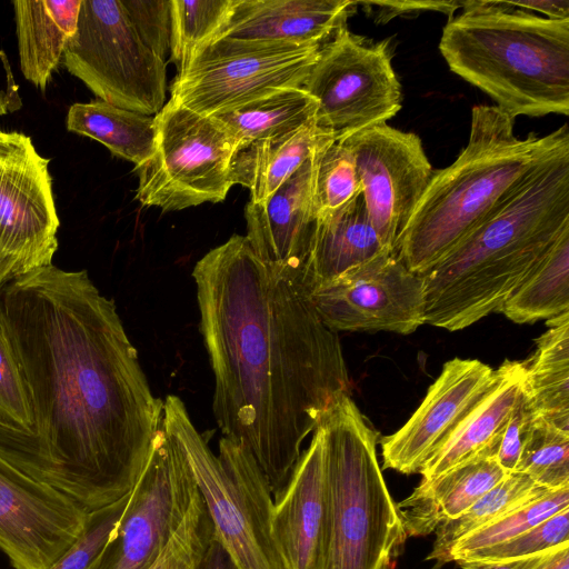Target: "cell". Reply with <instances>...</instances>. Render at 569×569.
Wrapping results in <instances>:
<instances>
[{
    "label": "cell",
    "instance_id": "cell-15",
    "mask_svg": "<svg viewBox=\"0 0 569 569\" xmlns=\"http://www.w3.org/2000/svg\"><path fill=\"white\" fill-rule=\"evenodd\" d=\"M341 142L352 154L370 222L395 252L435 172L421 139L383 123Z\"/></svg>",
    "mask_w": 569,
    "mask_h": 569
},
{
    "label": "cell",
    "instance_id": "cell-44",
    "mask_svg": "<svg viewBox=\"0 0 569 569\" xmlns=\"http://www.w3.org/2000/svg\"><path fill=\"white\" fill-rule=\"evenodd\" d=\"M196 569H236L221 545L212 539L208 550Z\"/></svg>",
    "mask_w": 569,
    "mask_h": 569
},
{
    "label": "cell",
    "instance_id": "cell-9",
    "mask_svg": "<svg viewBox=\"0 0 569 569\" xmlns=\"http://www.w3.org/2000/svg\"><path fill=\"white\" fill-rule=\"evenodd\" d=\"M62 64L112 106L146 116L164 106L167 62L142 42L121 0H81Z\"/></svg>",
    "mask_w": 569,
    "mask_h": 569
},
{
    "label": "cell",
    "instance_id": "cell-12",
    "mask_svg": "<svg viewBox=\"0 0 569 569\" xmlns=\"http://www.w3.org/2000/svg\"><path fill=\"white\" fill-rule=\"evenodd\" d=\"M198 492L189 462L161 419L126 508L88 569H148L183 521Z\"/></svg>",
    "mask_w": 569,
    "mask_h": 569
},
{
    "label": "cell",
    "instance_id": "cell-22",
    "mask_svg": "<svg viewBox=\"0 0 569 569\" xmlns=\"http://www.w3.org/2000/svg\"><path fill=\"white\" fill-rule=\"evenodd\" d=\"M387 250L370 222L361 192L341 208L316 218L297 289L308 296L320 284Z\"/></svg>",
    "mask_w": 569,
    "mask_h": 569
},
{
    "label": "cell",
    "instance_id": "cell-5",
    "mask_svg": "<svg viewBox=\"0 0 569 569\" xmlns=\"http://www.w3.org/2000/svg\"><path fill=\"white\" fill-rule=\"evenodd\" d=\"M515 119L496 106L472 108L469 139L458 158L435 170L395 253L423 274L473 232L565 138L568 124L520 139Z\"/></svg>",
    "mask_w": 569,
    "mask_h": 569
},
{
    "label": "cell",
    "instance_id": "cell-26",
    "mask_svg": "<svg viewBox=\"0 0 569 569\" xmlns=\"http://www.w3.org/2000/svg\"><path fill=\"white\" fill-rule=\"evenodd\" d=\"M547 325L526 366L523 392L533 416L569 431V311Z\"/></svg>",
    "mask_w": 569,
    "mask_h": 569
},
{
    "label": "cell",
    "instance_id": "cell-41",
    "mask_svg": "<svg viewBox=\"0 0 569 569\" xmlns=\"http://www.w3.org/2000/svg\"><path fill=\"white\" fill-rule=\"evenodd\" d=\"M358 4L376 7L372 12L376 22L385 23L398 16H416L423 11L446 13L449 19L463 7V1H358Z\"/></svg>",
    "mask_w": 569,
    "mask_h": 569
},
{
    "label": "cell",
    "instance_id": "cell-33",
    "mask_svg": "<svg viewBox=\"0 0 569 569\" xmlns=\"http://www.w3.org/2000/svg\"><path fill=\"white\" fill-rule=\"evenodd\" d=\"M569 508V487L551 490L506 513L492 523L466 536L450 549L447 562L505 542Z\"/></svg>",
    "mask_w": 569,
    "mask_h": 569
},
{
    "label": "cell",
    "instance_id": "cell-19",
    "mask_svg": "<svg viewBox=\"0 0 569 569\" xmlns=\"http://www.w3.org/2000/svg\"><path fill=\"white\" fill-rule=\"evenodd\" d=\"M327 507L325 440L318 426L273 499V538L288 569H321Z\"/></svg>",
    "mask_w": 569,
    "mask_h": 569
},
{
    "label": "cell",
    "instance_id": "cell-39",
    "mask_svg": "<svg viewBox=\"0 0 569 569\" xmlns=\"http://www.w3.org/2000/svg\"><path fill=\"white\" fill-rule=\"evenodd\" d=\"M142 42L166 61L170 56L171 0H121Z\"/></svg>",
    "mask_w": 569,
    "mask_h": 569
},
{
    "label": "cell",
    "instance_id": "cell-7",
    "mask_svg": "<svg viewBox=\"0 0 569 569\" xmlns=\"http://www.w3.org/2000/svg\"><path fill=\"white\" fill-rule=\"evenodd\" d=\"M162 423L183 451L213 537L236 569H288L273 538L270 486L247 448L222 436L214 455L177 396L166 398Z\"/></svg>",
    "mask_w": 569,
    "mask_h": 569
},
{
    "label": "cell",
    "instance_id": "cell-17",
    "mask_svg": "<svg viewBox=\"0 0 569 569\" xmlns=\"http://www.w3.org/2000/svg\"><path fill=\"white\" fill-rule=\"evenodd\" d=\"M496 370L477 359L453 358L395 433L381 439L383 468L418 473L491 388Z\"/></svg>",
    "mask_w": 569,
    "mask_h": 569
},
{
    "label": "cell",
    "instance_id": "cell-6",
    "mask_svg": "<svg viewBox=\"0 0 569 569\" xmlns=\"http://www.w3.org/2000/svg\"><path fill=\"white\" fill-rule=\"evenodd\" d=\"M318 426L328 492L321 569H381L407 536L377 459V432L348 393Z\"/></svg>",
    "mask_w": 569,
    "mask_h": 569
},
{
    "label": "cell",
    "instance_id": "cell-36",
    "mask_svg": "<svg viewBox=\"0 0 569 569\" xmlns=\"http://www.w3.org/2000/svg\"><path fill=\"white\" fill-rule=\"evenodd\" d=\"M566 543H569V508L505 542L475 552L460 561H518Z\"/></svg>",
    "mask_w": 569,
    "mask_h": 569
},
{
    "label": "cell",
    "instance_id": "cell-2",
    "mask_svg": "<svg viewBox=\"0 0 569 569\" xmlns=\"http://www.w3.org/2000/svg\"><path fill=\"white\" fill-rule=\"evenodd\" d=\"M200 332L222 436L247 448L280 493L301 446L350 392L340 339L311 302L233 234L194 266Z\"/></svg>",
    "mask_w": 569,
    "mask_h": 569
},
{
    "label": "cell",
    "instance_id": "cell-27",
    "mask_svg": "<svg viewBox=\"0 0 569 569\" xmlns=\"http://www.w3.org/2000/svg\"><path fill=\"white\" fill-rule=\"evenodd\" d=\"M68 131L97 140L117 157L143 164L153 153L154 116H146L112 106L100 99L70 106Z\"/></svg>",
    "mask_w": 569,
    "mask_h": 569
},
{
    "label": "cell",
    "instance_id": "cell-20",
    "mask_svg": "<svg viewBox=\"0 0 569 569\" xmlns=\"http://www.w3.org/2000/svg\"><path fill=\"white\" fill-rule=\"evenodd\" d=\"M357 6L350 0H236L214 39L323 46Z\"/></svg>",
    "mask_w": 569,
    "mask_h": 569
},
{
    "label": "cell",
    "instance_id": "cell-30",
    "mask_svg": "<svg viewBox=\"0 0 569 569\" xmlns=\"http://www.w3.org/2000/svg\"><path fill=\"white\" fill-rule=\"evenodd\" d=\"M549 491L523 473H508L459 518L443 522L435 530L436 539L427 559L447 562L457 541Z\"/></svg>",
    "mask_w": 569,
    "mask_h": 569
},
{
    "label": "cell",
    "instance_id": "cell-8",
    "mask_svg": "<svg viewBox=\"0 0 569 569\" xmlns=\"http://www.w3.org/2000/svg\"><path fill=\"white\" fill-rule=\"evenodd\" d=\"M152 156L138 171L136 198L177 211L226 199L236 143L223 124L171 100L154 116Z\"/></svg>",
    "mask_w": 569,
    "mask_h": 569
},
{
    "label": "cell",
    "instance_id": "cell-21",
    "mask_svg": "<svg viewBox=\"0 0 569 569\" xmlns=\"http://www.w3.org/2000/svg\"><path fill=\"white\" fill-rule=\"evenodd\" d=\"M526 366L505 360L495 369V381L486 396L421 467V481L432 480L481 455L497 457L502 432L523 388Z\"/></svg>",
    "mask_w": 569,
    "mask_h": 569
},
{
    "label": "cell",
    "instance_id": "cell-46",
    "mask_svg": "<svg viewBox=\"0 0 569 569\" xmlns=\"http://www.w3.org/2000/svg\"><path fill=\"white\" fill-rule=\"evenodd\" d=\"M17 93H11L0 89V116H6L20 108Z\"/></svg>",
    "mask_w": 569,
    "mask_h": 569
},
{
    "label": "cell",
    "instance_id": "cell-31",
    "mask_svg": "<svg viewBox=\"0 0 569 569\" xmlns=\"http://www.w3.org/2000/svg\"><path fill=\"white\" fill-rule=\"evenodd\" d=\"M236 0H171L170 59L178 73L227 23Z\"/></svg>",
    "mask_w": 569,
    "mask_h": 569
},
{
    "label": "cell",
    "instance_id": "cell-13",
    "mask_svg": "<svg viewBox=\"0 0 569 569\" xmlns=\"http://www.w3.org/2000/svg\"><path fill=\"white\" fill-rule=\"evenodd\" d=\"M60 220L49 159L31 138L0 131V283L52 264Z\"/></svg>",
    "mask_w": 569,
    "mask_h": 569
},
{
    "label": "cell",
    "instance_id": "cell-25",
    "mask_svg": "<svg viewBox=\"0 0 569 569\" xmlns=\"http://www.w3.org/2000/svg\"><path fill=\"white\" fill-rule=\"evenodd\" d=\"M330 139L315 120L286 134L238 148L231 162L232 182L250 191V202H262Z\"/></svg>",
    "mask_w": 569,
    "mask_h": 569
},
{
    "label": "cell",
    "instance_id": "cell-38",
    "mask_svg": "<svg viewBox=\"0 0 569 569\" xmlns=\"http://www.w3.org/2000/svg\"><path fill=\"white\" fill-rule=\"evenodd\" d=\"M129 493L110 506L89 512L79 538L48 569H88L112 535Z\"/></svg>",
    "mask_w": 569,
    "mask_h": 569
},
{
    "label": "cell",
    "instance_id": "cell-37",
    "mask_svg": "<svg viewBox=\"0 0 569 569\" xmlns=\"http://www.w3.org/2000/svg\"><path fill=\"white\" fill-rule=\"evenodd\" d=\"M27 387L12 348L0 327V428L27 432L32 428Z\"/></svg>",
    "mask_w": 569,
    "mask_h": 569
},
{
    "label": "cell",
    "instance_id": "cell-3",
    "mask_svg": "<svg viewBox=\"0 0 569 569\" xmlns=\"http://www.w3.org/2000/svg\"><path fill=\"white\" fill-rule=\"evenodd\" d=\"M569 229V143L550 151L423 280L426 323L465 329L502 305Z\"/></svg>",
    "mask_w": 569,
    "mask_h": 569
},
{
    "label": "cell",
    "instance_id": "cell-24",
    "mask_svg": "<svg viewBox=\"0 0 569 569\" xmlns=\"http://www.w3.org/2000/svg\"><path fill=\"white\" fill-rule=\"evenodd\" d=\"M23 77L44 91L74 34L81 0L12 2Z\"/></svg>",
    "mask_w": 569,
    "mask_h": 569
},
{
    "label": "cell",
    "instance_id": "cell-47",
    "mask_svg": "<svg viewBox=\"0 0 569 569\" xmlns=\"http://www.w3.org/2000/svg\"><path fill=\"white\" fill-rule=\"evenodd\" d=\"M2 288H3V286L0 283V292H1Z\"/></svg>",
    "mask_w": 569,
    "mask_h": 569
},
{
    "label": "cell",
    "instance_id": "cell-45",
    "mask_svg": "<svg viewBox=\"0 0 569 569\" xmlns=\"http://www.w3.org/2000/svg\"><path fill=\"white\" fill-rule=\"evenodd\" d=\"M461 569H516L513 562L458 561Z\"/></svg>",
    "mask_w": 569,
    "mask_h": 569
},
{
    "label": "cell",
    "instance_id": "cell-4",
    "mask_svg": "<svg viewBox=\"0 0 569 569\" xmlns=\"http://www.w3.org/2000/svg\"><path fill=\"white\" fill-rule=\"evenodd\" d=\"M439 50L453 73L512 119L569 114V18L540 17L508 0L463 1Z\"/></svg>",
    "mask_w": 569,
    "mask_h": 569
},
{
    "label": "cell",
    "instance_id": "cell-35",
    "mask_svg": "<svg viewBox=\"0 0 569 569\" xmlns=\"http://www.w3.org/2000/svg\"><path fill=\"white\" fill-rule=\"evenodd\" d=\"M212 539V522L198 492L183 521L148 569H196Z\"/></svg>",
    "mask_w": 569,
    "mask_h": 569
},
{
    "label": "cell",
    "instance_id": "cell-18",
    "mask_svg": "<svg viewBox=\"0 0 569 569\" xmlns=\"http://www.w3.org/2000/svg\"><path fill=\"white\" fill-rule=\"evenodd\" d=\"M315 151L269 198L258 203L249 201L244 209L246 238L253 252L296 287L316 223Z\"/></svg>",
    "mask_w": 569,
    "mask_h": 569
},
{
    "label": "cell",
    "instance_id": "cell-42",
    "mask_svg": "<svg viewBox=\"0 0 569 569\" xmlns=\"http://www.w3.org/2000/svg\"><path fill=\"white\" fill-rule=\"evenodd\" d=\"M512 562L516 569H569V543Z\"/></svg>",
    "mask_w": 569,
    "mask_h": 569
},
{
    "label": "cell",
    "instance_id": "cell-1",
    "mask_svg": "<svg viewBox=\"0 0 569 569\" xmlns=\"http://www.w3.org/2000/svg\"><path fill=\"white\" fill-rule=\"evenodd\" d=\"M0 327L33 425L0 428V455L87 513L134 487L162 419L112 299L86 270L50 264L7 283Z\"/></svg>",
    "mask_w": 569,
    "mask_h": 569
},
{
    "label": "cell",
    "instance_id": "cell-16",
    "mask_svg": "<svg viewBox=\"0 0 569 569\" xmlns=\"http://www.w3.org/2000/svg\"><path fill=\"white\" fill-rule=\"evenodd\" d=\"M87 515L0 455V550L14 569H48L79 538Z\"/></svg>",
    "mask_w": 569,
    "mask_h": 569
},
{
    "label": "cell",
    "instance_id": "cell-28",
    "mask_svg": "<svg viewBox=\"0 0 569 569\" xmlns=\"http://www.w3.org/2000/svg\"><path fill=\"white\" fill-rule=\"evenodd\" d=\"M318 103L302 88H284L214 114L241 148L295 131L315 121Z\"/></svg>",
    "mask_w": 569,
    "mask_h": 569
},
{
    "label": "cell",
    "instance_id": "cell-14",
    "mask_svg": "<svg viewBox=\"0 0 569 569\" xmlns=\"http://www.w3.org/2000/svg\"><path fill=\"white\" fill-rule=\"evenodd\" d=\"M307 298L332 331L415 332L426 323L423 280L393 251L315 288Z\"/></svg>",
    "mask_w": 569,
    "mask_h": 569
},
{
    "label": "cell",
    "instance_id": "cell-34",
    "mask_svg": "<svg viewBox=\"0 0 569 569\" xmlns=\"http://www.w3.org/2000/svg\"><path fill=\"white\" fill-rule=\"evenodd\" d=\"M362 192L349 149L332 139L315 151L313 211L316 218L347 204Z\"/></svg>",
    "mask_w": 569,
    "mask_h": 569
},
{
    "label": "cell",
    "instance_id": "cell-40",
    "mask_svg": "<svg viewBox=\"0 0 569 569\" xmlns=\"http://www.w3.org/2000/svg\"><path fill=\"white\" fill-rule=\"evenodd\" d=\"M533 413L528 407L523 388L512 408L509 420L505 427L497 452V461L507 472H515L521 447Z\"/></svg>",
    "mask_w": 569,
    "mask_h": 569
},
{
    "label": "cell",
    "instance_id": "cell-43",
    "mask_svg": "<svg viewBox=\"0 0 569 569\" xmlns=\"http://www.w3.org/2000/svg\"><path fill=\"white\" fill-rule=\"evenodd\" d=\"M508 2L518 9L527 11H538L549 19H567L569 18L568 0H525Z\"/></svg>",
    "mask_w": 569,
    "mask_h": 569
},
{
    "label": "cell",
    "instance_id": "cell-11",
    "mask_svg": "<svg viewBox=\"0 0 569 569\" xmlns=\"http://www.w3.org/2000/svg\"><path fill=\"white\" fill-rule=\"evenodd\" d=\"M302 88L318 103L317 127L335 141L383 124L401 109L389 40L368 41L347 26L321 47Z\"/></svg>",
    "mask_w": 569,
    "mask_h": 569
},
{
    "label": "cell",
    "instance_id": "cell-23",
    "mask_svg": "<svg viewBox=\"0 0 569 569\" xmlns=\"http://www.w3.org/2000/svg\"><path fill=\"white\" fill-rule=\"evenodd\" d=\"M508 473L492 455H481L428 481L397 503L407 537L426 536L455 520Z\"/></svg>",
    "mask_w": 569,
    "mask_h": 569
},
{
    "label": "cell",
    "instance_id": "cell-29",
    "mask_svg": "<svg viewBox=\"0 0 569 569\" xmlns=\"http://www.w3.org/2000/svg\"><path fill=\"white\" fill-rule=\"evenodd\" d=\"M566 311H569V229L557 238L499 312L516 323H532Z\"/></svg>",
    "mask_w": 569,
    "mask_h": 569
},
{
    "label": "cell",
    "instance_id": "cell-10",
    "mask_svg": "<svg viewBox=\"0 0 569 569\" xmlns=\"http://www.w3.org/2000/svg\"><path fill=\"white\" fill-rule=\"evenodd\" d=\"M322 46L217 38L170 87L171 101L206 116L302 87Z\"/></svg>",
    "mask_w": 569,
    "mask_h": 569
},
{
    "label": "cell",
    "instance_id": "cell-32",
    "mask_svg": "<svg viewBox=\"0 0 569 569\" xmlns=\"http://www.w3.org/2000/svg\"><path fill=\"white\" fill-rule=\"evenodd\" d=\"M515 472L550 490L569 487V431L533 416Z\"/></svg>",
    "mask_w": 569,
    "mask_h": 569
}]
</instances>
